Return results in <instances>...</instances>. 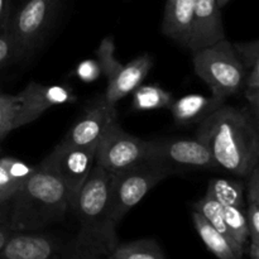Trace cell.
I'll list each match as a JSON object with an SVG mask.
<instances>
[{
    "mask_svg": "<svg viewBox=\"0 0 259 259\" xmlns=\"http://www.w3.org/2000/svg\"><path fill=\"white\" fill-rule=\"evenodd\" d=\"M0 259H96L81 250L76 239L65 240L39 230L13 232Z\"/></svg>",
    "mask_w": 259,
    "mask_h": 259,
    "instance_id": "8992f818",
    "label": "cell"
},
{
    "mask_svg": "<svg viewBox=\"0 0 259 259\" xmlns=\"http://www.w3.org/2000/svg\"><path fill=\"white\" fill-rule=\"evenodd\" d=\"M13 234V230L10 228L9 219H3L0 218V252L3 250L4 245L7 244L8 239Z\"/></svg>",
    "mask_w": 259,
    "mask_h": 259,
    "instance_id": "484cf974",
    "label": "cell"
},
{
    "mask_svg": "<svg viewBox=\"0 0 259 259\" xmlns=\"http://www.w3.org/2000/svg\"><path fill=\"white\" fill-rule=\"evenodd\" d=\"M17 50L9 30L0 33V67L4 66L10 58H17Z\"/></svg>",
    "mask_w": 259,
    "mask_h": 259,
    "instance_id": "cb8c5ba5",
    "label": "cell"
},
{
    "mask_svg": "<svg viewBox=\"0 0 259 259\" xmlns=\"http://www.w3.org/2000/svg\"><path fill=\"white\" fill-rule=\"evenodd\" d=\"M25 108L33 121L39 119L45 111L55 105L76 103L75 96L71 88L63 85H42L35 81L28 83L22 91Z\"/></svg>",
    "mask_w": 259,
    "mask_h": 259,
    "instance_id": "5bb4252c",
    "label": "cell"
},
{
    "mask_svg": "<svg viewBox=\"0 0 259 259\" xmlns=\"http://www.w3.org/2000/svg\"><path fill=\"white\" fill-rule=\"evenodd\" d=\"M147 159L167 164L175 172L180 169H209L217 167L209 149L197 138L148 141Z\"/></svg>",
    "mask_w": 259,
    "mask_h": 259,
    "instance_id": "ba28073f",
    "label": "cell"
},
{
    "mask_svg": "<svg viewBox=\"0 0 259 259\" xmlns=\"http://www.w3.org/2000/svg\"><path fill=\"white\" fill-rule=\"evenodd\" d=\"M224 104V100L215 95H201V94H190L177 100L172 101L169 105L172 115L177 124L187 125V124L200 123L212 111Z\"/></svg>",
    "mask_w": 259,
    "mask_h": 259,
    "instance_id": "2e32d148",
    "label": "cell"
},
{
    "mask_svg": "<svg viewBox=\"0 0 259 259\" xmlns=\"http://www.w3.org/2000/svg\"><path fill=\"white\" fill-rule=\"evenodd\" d=\"M230 0H217V3H218V5H219L220 8H223V7H225V5L228 4V3H229Z\"/></svg>",
    "mask_w": 259,
    "mask_h": 259,
    "instance_id": "4316f807",
    "label": "cell"
},
{
    "mask_svg": "<svg viewBox=\"0 0 259 259\" xmlns=\"http://www.w3.org/2000/svg\"><path fill=\"white\" fill-rule=\"evenodd\" d=\"M9 224L13 232H34L55 224L71 210L67 189L45 161L35 166L12 201Z\"/></svg>",
    "mask_w": 259,
    "mask_h": 259,
    "instance_id": "7a4b0ae2",
    "label": "cell"
},
{
    "mask_svg": "<svg viewBox=\"0 0 259 259\" xmlns=\"http://www.w3.org/2000/svg\"><path fill=\"white\" fill-rule=\"evenodd\" d=\"M194 210L195 211L200 212V214H201L202 217H204L205 219H206L207 222H209L210 224L215 228V229L219 230L222 234H224L225 237H227L228 239H229L230 242L235 245V248H237L240 253H243V254H244V250H243L240 247H238V245L235 244L234 240L232 239V237H230L229 230H228L227 224H225L223 206L217 199H214V197H212L209 192H206V194H205V196L202 197V199H200L199 201L194 205Z\"/></svg>",
    "mask_w": 259,
    "mask_h": 259,
    "instance_id": "603a6c76",
    "label": "cell"
},
{
    "mask_svg": "<svg viewBox=\"0 0 259 259\" xmlns=\"http://www.w3.org/2000/svg\"><path fill=\"white\" fill-rule=\"evenodd\" d=\"M115 120H118L115 106L109 105L101 98L76 121L62 142L72 146L98 144L106 129Z\"/></svg>",
    "mask_w": 259,
    "mask_h": 259,
    "instance_id": "8fae6325",
    "label": "cell"
},
{
    "mask_svg": "<svg viewBox=\"0 0 259 259\" xmlns=\"http://www.w3.org/2000/svg\"><path fill=\"white\" fill-rule=\"evenodd\" d=\"M33 123L22 94L0 93V142L14 129Z\"/></svg>",
    "mask_w": 259,
    "mask_h": 259,
    "instance_id": "d6986e66",
    "label": "cell"
},
{
    "mask_svg": "<svg viewBox=\"0 0 259 259\" xmlns=\"http://www.w3.org/2000/svg\"><path fill=\"white\" fill-rule=\"evenodd\" d=\"M104 259H166L154 239H139L116 244Z\"/></svg>",
    "mask_w": 259,
    "mask_h": 259,
    "instance_id": "ffe728a7",
    "label": "cell"
},
{
    "mask_svg": "<svg viewBox=\"0 0 259 259\" xmlns=\"http://www.w3.org/2000/svg\"><path fill=\"white\" fill-rule=\"evenodd\" d=\"M223 39H225V33L217 0H194V25L190 50L209 47Z\"/></svg>",
    "mask_w": 259,
    "mask_h": 259,
    "instance_id": "7c38bea8",
    "label": "cell"
},
{
    "mask_svg": "<svg viewBox=\"0 0 259 259\" xmlns=\"http://www.w3.org/2000/svg\"><path fill=\"white\" fill-rule=\"evenodd\" d=\"M111 179L113 172L94 164L71 209L80 223L76 243L82 252L96 259L105 258L118 244V224L110 212Z\"/></svg>",
    "mask_w": 259,
    "mask_h": 259,
    "instance_id": "3957f363",
    "label": "cell"
},
{
    "mask_svg": "<svg viewBox=\"0 0 259 259\" xmlns=\"http://www.w3.org/2000/svg\"><path fill=\"white\" fill-rule=\"evenodd\" d=\"M257 124L244 108L223 104L200 121L196 138L209 149L217 168L247 177L258 166Z\"/></svg>",
    "mask_w": 259,
    "mask_h": 259,
    "instance_id": "6da1fadb",
    "label": "cell"
},
{
    "mask_svg": "<svg viewBox=\"0 0 259 259\" xmlns=\"http://www.w3.org/2000/svg\"><path fill=\"white\" fill-rule=\"evenodd\" d=\"M172 101V94L159 85H139L133 91V109L137 111L167 109Z\"/></svg>",
    "mask_w": 259,
    "mask_h": 259,
    "instance_id": "44dd1931",
    "label": "cell"
},
{
    "mask_svg": "<svg viewBox=\"0 0 259 259\" xmlns=\"http://www.w3.org/2000/svg\"><path fill=\"white\" fill-rule=\"evenodd\" d=\"M35 167L14 157H0V204L10 202Z\"/></svg>",
    "mask_w": 259,
    "mask_h": 259,
    "instance_id": "e0dca14e",
    "label": "cell"
},
{
    "mask_svg": "<svg viewBox=\"0 0 259 259\" xmlns=\"http://www.w3.org/2000/svg\"><path fill=\"white\" fill-rule=\"evenodd\" d=\"M52 0H28L8 27L18 57H24L37 47L47 25Z\"/></svg>",
    "mask_w": 259,
    "mask_h": 259,
    "instance_id": "30bf717a",
    "label": "cell"
},
{
    "mask_svg": "<svg viewBox=\"0 0 259 259\" xmlns=\"http://www.w3.org/2000/svg\"><path fill=\"white\" fill-rule=\"evenodd\" d=\"M192 222L205 247L218 259H242L243 253L224 234L215 229L200 212L192 210Z\"/></svg>",
    "mask_w": 259,
    "mask_h": 259,
    "instance_id": "ac0fdd59",
    "label": "cell"
},
{
    "mask_svg": "<svg viewBox=\"0 0 259 259\" xmlns=\"http://www.w3.org/2000/svg\"><path fill=\"white\" fill-rule=\"evenodd\" d=\"M194 25V0H166L162 32L190 48Z\"/></svg>",
    "mask_w": 259,
    "mask_h": 259,
    "instance_id": "9a60e30c",
    "label": "cell"
},
{
    "mask_svg": "<svg viewBox=\"0 0 259 259\" xmlns=\"http://www.w3.org/2000/svg\"><path fill=\"white\" fill-rule=\"evenodd\" d=\"M175 174L161 162L146 159L113 174L110 186V212L116 224L143 200L156 185Z\"/></svg>",
    "mask_w": 259,
    "mask_h": 259,
    "instance_id": "5b68a950",
    "label": "cell"
},
{
    "mask_svg": "<svg viewBox=\"0 0 259 259\" xmlns=\"http://www.w3.org/2000/svg\"><path fill=\"white\" fill-rule=\"evenodd\" d=\"M147 156L148 141L124 132L115 120L99 141L94 164L115 174L146 161Z\"/></svg>",
    "mask_w": 259,
    "mask_h": 259,
    "instance_id": "52a82bcc",
    "label": "cell"
},
{
    "mask_svg": "<svg viewBox=\"0 0 259 259\" xmlns=\"http://www.w3.org/2000/svg\"><path fill=\"white\" fill-rule=\"evenodd\" d=\"M10 13V0H0V33L8 29Z\"/></svg>",
    "mask_w": 259,
    "mask_h": 259,
    "instance_id": "d4e9b609",
    "label": "cell"
},
{
    "mask_svg": "<svg viewBox=\"0 0 259 259\" xmlns=\"http://www.w3.org/2000/svg\"><path fill=\"white\" fill-rule=\"evenodd\" d=\"M206 192L222 205L244 207V186L240 182L227 179H214L210 181Z\"/></svg>",
    "mask_w": 259,
    "mask_h": 259,
    "instance_id": "7402d4cb",
    "label": "cell"
},
{
    "mask_svg": "<svg viewBox=\"0 0 259 259\" xmlns=\"http://www.w3.org/2000/svg\"><path fill=\"white\" fill-rule=\"evenodd\" d=\"M153 65L149 55H141L126 65H119L115 72L108 78L104 100L111 106H115L124 96L133 93L148 75Z\"/></svg>",
    "mask_w": 259,
    "mask_h": 259,
    "instance_id": "4fadbf2b",
    "label": "cell"
},
{
    "mask_svg": "<svg viewBox=\"0 0 259 259\" xmlns=\"http://www.w3.org/2000/svg\"><path fill=\"white\" fill-rule=\"evenodd\" d=\"M96 147L98 144L72 146L61 141V143L43 159L57 172L65 184L71 199V209L95 163Z\"/></svg>",
    "mask_w": 259,
    "mask_h": 259,
    "instance_id": "9c48e42d",
    "label": "cell"
},
{
    "mask_svg": "<svg viewBox=\"0 0 259 259\" xmlns=\"http://www.w3.org/2000/svg\"><path fill=\"white\" fill-rule=\"evenodd\" d=\"M194 68L212 95L222 100L243 91L245 68L234 46L227 38L194 51Z\"/></svg>",
    "mask_w": 259,
    "mask_h": 259,
    "instance_id": "277c9868",
    "label": "cell"
}]
</instances>
